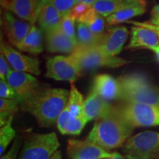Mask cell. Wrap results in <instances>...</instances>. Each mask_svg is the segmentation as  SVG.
Instances as JSON below:
<instances>
[{"label":"cell","mask_w":159,"mask_h":159,"mask_svg":"<svg viewBox=\"0 0 159 159\" xmlns=\"http://www.w3.org/2000/svg\"><path fill=\"white\" fill-rule=\"evenodd\" d=\"M69 91L41 85L20 103V110L31 114L41 128L56 124L60 114L67 104Z\"/></svg>","instance_id":"6da1fadb"},{"label":"cell","mask_w":159,"mask_h":159,"mask_svg":"<svg viewBox=\"0 0 159 159\" xmlns=\"http://www.w3.org/2000/svg\"><path fill=\"white\" fill-rule=\"evenodd\" d=\"M134 127L118 114L114 108L109 114L95 121L86 139L106 150L122 148Z\"/></svg>","instance_id":"7a4b0ae2"},{"label":"cell","mask_w":159,"mask_h":159,"mask_svg":"<svg viewBox=\"0 0 159 159\" xmlns=\"http://www.w3.org/2000/svg\"><path fill=\"white\" fill-rule=\"evenodd\" d=\"M120 102H139L159 106V87L151 83L145 75L134 73L119 77Z\"/></svg>","instance_id":"3957f363"},{"label":"cell","mask_w":159,"mask_h":159,"mask_svg":"<svg viewBox=\"0 0 159 159\" xmlns=\"http://www.w3.org/2000/svg\"><path fill=\"white\" fill-rule=\"evenodd\" d=\"M59 147L60 142L55 133H33L24 139L17 159H50Z\"/></svg>","instance_id":"277c9868"},{"label":"cell","mask_w":159,"mask_h":159,"mask_svg":"<svg viewBox=\"0 0 159 159\" xmlns=\"http://www.w3.org/2000/svg\"><path fill=\"white\" fill-rule=\"evenodd\" d=\"M122 152L127 159H159V133L147 130L130 136Z\"/></svg>","instance_id":"5b68a950"},{"label":"cell","mask_w":159,"mask_h":159,"mask_svg":"<svg viewBox=\"0 0 159 159\" xmlns=\"http://www.w3.org/2000/svg\"><path fill=\"white\" fill-rule=\"evenodd\" d=\"M118 114L128 123L137 127L159 126V106L139 102H121L115 105Z\"/></svg>","instance_id":"8992f818"},{"label":"cell","mask_w":159,"mask_h":159,"mask_svg":"<svg viewBox=\"0 0 159 159\" xmlns=\"http://www.w3.org/2000/svg\"><path fill=\"white\" fill-rule=\"evenodd\" d=\"M71 55L78 62L83 71L94 70L102 67L118 68L129 63L122 57L105 54L97 47H85L77 45Z\"/></svg>","instance_id":"52a82bcc"},{"label":"cell","mask_w":159,"mask_h":159,"mask_svg":"<svg viewBox=\"0 0 159 159\" xmlns=\"http://www.w3.org/2000/svg\"><path fill=\"white\" fill-rule=\"evenodd\" d=\"M45 76L57 81L75 83L82 74L83 69L71 55L49 57L46 63Z\"/></svg>","instance_id":"ba28073f"},{"label":"cell","mask_w":159,"mask_h":159,"mask_svg":"<svg viewBox=\"0 0 159 159\" xmlns=\"http://www.w3.org/2000/svg\"><path fill=\"white\" fill-rule=\"evenodd\" d=\"M67 155L71 159H110L113 152L85 139H69L67 142Z\"/></svg>","instance_id":"9c48e42d"},{"label":"cell","mask_w":159,"mask_h":159,"mask_svg":"<svg viewBox=\"0 0 159 159\" xmlns=\"http://www.w3.org/2000/svg\"><path fill=\"white\" fill-rule=\"evenodd\" d=\"M0 49L1 53L6 57L13 69L30 73L35 76L41 75L40 61L37 58L27 56L20 52L2 40L1 41Z\"/></svg>","instance_id":"30bf717a"},{"label":"cell","mask_w":159,"mask_h":159,"mask_svg":"<svg viewBox=\"0 0 159 159\" xmlns=\"http://www.w3.org/2000/svg\"><path fill=\"white\" fill-rule=\"evenodd\" d=\"M43 0H0L4 11L11 12L17 17L35 25Z\"/></svg>","instance_id":"8fae6325"},{"label":"cell","mask_w":159,"mask_h":159,"mask_svg":"<svg viewBox=\"0 0 159 159\" xmlns=\"http://www.w3.org/2000/svg\"><path fill=\"white\" fill-rule=\"evenodd\" d=\"M2 25L9 42L16 47L25 39L33 25L28 21L16 17L13 13L7 11L3 12Z\"/></svg>","instance_id":"7c38bea8"},{"label":"cell","mask_w":159,"mask_h":159,"mask_svg":"<svg viewBox=\"0 0 159 159\" xmlns=\"http://www.w3.org/2000/svg\"><path fill=\"white\" fill-rule=\"evenodd\" d=\"M128 35L129 31L126 27H115L104 33L100 43L97 47L109 56H116L122 52Z\"/></svg>","instance_id":"4fadbf2b"},{"label":"cell","mask_w":159,"mask_h":159,"mask_svg":"<svg viewBox=\"0 0 159 159\" xmlns=\"http://www.w3.org/2000/svg\"><path fill=\"white\" fill-rule=\"evenodd\" d=\"M6 80L16 91L20 97V103L40 85L39 81L33 75L14 69H12Z\"/></svg>","instance_id":"5bb4252c"},{"label":"cell","mask_w":159,"mask_h":159,"mask_svg":"<svg viewBox=\"0 0 159 159\" xmlns=\"http://www.w3.org/2000/svg\"><path fill=\"white\" fill-rule=\"evenodd\" d=\"M91 89L105 100L118 99L120 96V85L118 79L108 74H99L93 80Z\"/></svg>","instance_id":"9a60e30c"},{"label":"cell","mask_w":159,"mask_h":159,"mask_svg":"<svg viewBox=\"0 0 159 159\" xmlns=\"http://www.w3.org/2000/svg\"><path fill=\"white\" fill-rule=\"evenodd\" d=\"M46 47L52 53L71 55L78 43L69 38L61 28L45 33Z\"/></svg>","instance_id":"2e32d148"},{"label":"cell","mask_w":159,"mask_h":159,"mask_svg":"<svg viewBox=\"0 0 159 159\" xmlns=\"http://www.w3.org/2000/svg\"><path fill=\"white\" fill-rule=\"evenodd\" d=\"M114 108V105L99 97L92 89L85 99L84 114L89 122L102 118L109 114Z\"/></svg>","instance_id":"e0dca14e"},{"label":"cell","mask_w":159,"mask_h":159,"mask_svg":"<svg viewBox=\"0 0 159 159\" xmlns=\"http://www.w3.org/2000/svg\"><path fill=\"white\" fill-rule=\"evenodd\" d=\"M63 16L47 0H43L37 17L40 28L45 33L60 28Z\"/></svg>","instance_id":"ac0fdd59"},{"label":"cell","mask_w":159,"mask_h":159,"mask_svg":"<svg viewBox=\"0 0 159 159\" xmlns=\"http://www.w3.org/2000/svg\"><path fill=\"white\" fill-rule=\"evenodd\" d=\"M88 122L89 120L85 114L78 116H72L66 105L57 119L56 126L63 135H79Z\"/></svg>","instance_id":"d6986e66"},{"label":"cell","mask_w":159,"mask_h":159,"mask_svg":"<svg viewBox=\"0 0 159 159\" xmlns=\"http://www.w3.org/2000/svg\"><path fill=\"white\" fill-rule=\"evenodd\" d=\"M159 45V39L156 33L147 27L136 26L131 27V38L127 48L152 49Z\"/></svg>","instance_id":"ffe728a7"},{"label":"cell","mask_w":159,"mask_h":159,"mask_svg":"<svg viewBox=\"0 0 159 159\" xmlns=\"http://www.w3.org/2000/svg\"><path fill=\"white\" fill-rule=\"evenodd\" d=\"M16 48L21 52L39 55L43 50V35L41 30L32 25L30 30L22 41L17 45Z\"/></svg>","instance_id":"44dd1931"},{"label":"cell","mask_w":159,"mask_h":159,"mask_svg":"<svg viewBox=\"0 0 159 159\" xmlns=\"http://www.w3.org/2000/svg\"><path fill=\"white\" fill-rule=\"evenodd\" d=\"M135 4L146 5L145 0H97L94 5L97 13L103 17H108L116 12Z\"/></svg>","instance_id":"7402d4cb"},{"label":"cell","mask_w":159,"mask_h":159,"mask_svg":"<svg viewBox=\"0 0 159 159\" xmlns=\"http://www.w3.org/2000/svg\"><path fill=\"white\" fill-rule=\"evenodd\" d=\"M145 6L146 5H142V4H135V5L125 7L107 17V25L114 26L121 23L128 22L132 18L144 14L146 12Z\"/></svg>","instance_id":"603a6c76"},{"label":"cell","mask_w":159,"mask_h":159,"mask_svg":"<svg viewBox=\"0 0 159 159\" xmlns=\"http://www.w3.org/2000/svg\"><path fill=\"white\" fill-rule=\"evenodd\" d=\"M77 23V41L78 45L85 47L98 46L104 33L102 35L96 34L93 33L85 24Z\"/></svg>","instance_id":"cb8c5ba5"},{"label":"cell","mask_w":159,"mask_h":159,"mask_svg":"<svg viewBox=\"0 0 159 159\" xmlns=\"http://www.w3.org/2000/svg\"><path fill=\"white\" fill-rule=\"evenodd\" d=\"M70 90L66 107L70 114L74 116H82L84 114L85 99L83 94L77 89L75 83H70Z\"/></svg>","instance_id":"d4e9b609"},{"label":"cell","mask_w":159,"mask_h":159,"mask_svg":"<svg viewBox=\"0 0 159 159\" xmlns=\"http://www.w3.org/2000/svg\"><path fill=\"white\" fill-rule=\"evenodd\" d=\"M20 109V103L16 99L0 98V126H3Z\"/></svg>","instance_id":"484cf974"},{"label":"cell","mask_w":159,"mask_h":159,"mask_svg":"<svg viewBox=\"0 0 159 159\" xmlns=\"http://www.w3.org/2000/svg\"><path fill=\"white\" fill-rule=\"evenodd\" d=\"M13 119L4 125L0 128V156L5 153V151L8 148L10 144L15 140L16 130L12 126Z\"/></svg>","instance_id":"4316f807"},{"label":"cell","mask_w":159,"mask_h":159,"mask_svg":"<svg viewBox=\"0 0 159 159\" xmlns=\"http://www.w3.org/2000/svg\"><path fill=\"white\" fill-rule=\"evenodd\" d=\"M76 20L71 16L70 13L64 15L62 18L60 28L63 33L74 41H77V27L75 28Z\"/></svg>","instance_id":"83f0119b"},{"label":"cell","mask_w":159,"mask_h":159,"mask_svg":"<svg viewBox=\"0 0 159 159\" xmlns=\"http://www.w3.org/2000/svg\"><path fill=\"white\" fill-rule=\"evenodd\" d=\"M0 97L4 99H16L20 103V97L16 91L5 80H0Z\"/></svg>","instance_id":"f1b7e54d"},{"label":"cell","mask_w":159,"mask_h":159,"mask_svg":"<svg viewBox=\"0 0 159 159\" xmlns=\"http://www.w3.org/2000/svg\"><path fill=\"white\" fill-rule=\"evenodd\" d=\"M106 24V19L105 20L104 17L97 13L86 25L93 33L98 35H102L104 33Z\"/></svg>","instance_id":"f546056e"},{"label":"cell","mask_w":159,"mask_h":159,"mask_svg":"<svg viewBox=\"0 0 159 159\" xmlns=\"http://www.w3.org/2000/svg\"><path fill=\"white\" fill-rule=\"evenodd\" d=\"M52 4L63 16H64L71 11L77 4L76 0H47Z\"/></svg>","instance_id":"4dcf8cb0"},{"label":"cell","mask_w":159,"mask_h":159,"mask_svg":"<svg viewBox=\"0 0 159 159\" xmlns=\"http://www.w3.org/2000/svg\"><path fill=\"white\" fill-rule=\"evenodd\" d=\"M22 143L23 142L21 139L20 137H16L10 150L6 153L2 155L0 159H17L21 147H22Z\"/></svg>","instance_id":"1f68e13d"},{"label":"cell","mask_w":159,"mask_h":159,"mask_svg":"<svg viewBox=\"0 0 159 159\" xmlns=\"http://www.w3.org/2000/svg\"><path fill=\"white\" fill-rule=\"evenodd\" d=\"M91 7H92V5H88V4L84 2H80L76 4L69 13H70L71 16L76 20L77 22H78L81 18L90 10Z\"/></svg>","instance_id":"d6a6232c"},{"label":"cell","mask_w":159,"mask_h":159,"mask_svg":"<svg viewBox=\"0 0 159 159\" xmlns=\"http://www.w3.org/2000/svg\"><path fill=\"white\" fill-rule=\"evenodd\" d=\"M12 67L4 55L0 54V78L6 80L7 75L12 70Z\"/></svg>","instance_id":"836d02e7"},{"label":"cell","mask_w":159,"mask_h":159,"mask_svg":"<svg viewBox=\"0 0 159 159\" xmlns=\"http://www.w3.org/2000/svg\"><path fill=\"white\" fill-rule=\"evenodd\" d=\"M127 23L132 24V25H136V26H141V27H147V28L152 30H153L155 33H156V35H158L159 39V26L152 25V24H150L148 22V21H144V22H141V21H129Z\"/></svg>","instance_id":"e575fe53"},{"label":"cell","mask_w":159,"mask_h":159,"mask_svg":"<svg viewBox=\"0 0 159 159\" xmlns=\"http://www.w3.org/2000/svg\"><path fill=\"white\" fill-rule=\"evenodd\" d=\"M151 16L152 17H159V4L154 6L151 11Z\"/></svg>","instance_id":"d590c367"},{"label":"cell","mask_w":159,"mask_h":159,"mask_svg":"<svg viewBox=\"0 0 159 159\" xmlns=\"http://www.w3.org/2000/svg\"><path fill=\"white\" fill-rule=\"evenodd\" d=\"M110 159H126V158L124 156V155L119 153L118 152H113V156Z\"/></svg>","instance_id":"8d00e7d4"},{"label":"cell","mask_w":159,"mask_h":159,"mask_svg":"<svg viewBox=\"0 0 159 159\" xmlns=\"http://www.w3.org/2000/svg\"><path fill=\"white\" fill-rule=\"evenodd\" d=\"M148 22L152 24V25L159 26V17H152Z\"/></svg>","instance_id":"74e56055"},{"label":"cell","mask_w":159,"mask_h":159,"mask_svg":"<svg viewBox=\"0 0 159 159\" xmlns=\"http://www.w3.org/2000/svg\"><path fill=\"white\" fill-rule=\"evenodd\" d=\"M97 1V0H76L77 4L80 3V2H84V3H86V4H88V5H90L92 6L95 2H96Z\"/></svg>","instance_id":"f35d334b"},{"label":"cell","mask_w":159,"mask_h":159,"mask_svg":"<svg viewBox=\"0 0 159 159\" xmlns=\"http://www.w3.org/2000/svg\"><path fill=\"white\" fill-rule=\"evenodd\" d=\"M50 159H62V155L61 152L60 150H57L55 152V154L52 156Z\"/></svg>","instance_id":"ab89813d"},{"label":"cell","mask_w":159,"mask_h":159,"mask_svg":"<svg viewBox=\"0 0 159 159\" xmlns=\"http://www.w3.org/2000/svg\"><path fill=\"white\" fill-rule=\"evenodd\" d=\"M151 50L153 52L154 54L156 55L157 61L159 62V45L157 46V47H154V48H152Z\"/></svg>","instance_id":"60d3db41"}]
</instances>
